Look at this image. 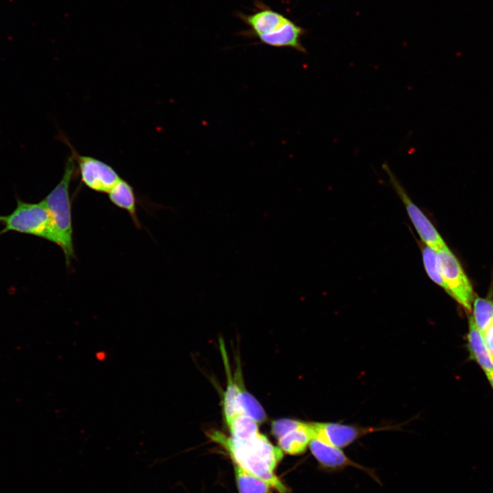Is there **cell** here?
<instances>
[{"instance_id": "1", "label": "cell", "mask_w": 493, "mask_h": 493, "mask_svg": "<svg viewBox=\"0 0 493 493\" xmlns=\"http://www.w3.org/2000/svg\"><path fill=\"white\" fill-rule=\"evenodd\" d=\"M209 436L228 451L235 464L265 481L279 493H288V488L273 473L283 457V451L264 435L259 433L249 440H236L218 431L211 432Z\"/></svg>"}, {"instance_id": "2", "label": "cell", "mask_w": 493, "mask_h": 493, "mask_svg": "<svg viewBox=\"0 0 493 493\" xmlns=\"http://www.w3.org/2000/svg\"><path fill=\"white\" fill-rule=\"evenodd\" d=\"M76 171L75 162L70 155L65 162L62 179L42 200L51 217L57 245L64 255L68 268L75 258L70 185Z\"/></svg>"}, {"instance_id": "3", "label": "cell", "mask_w": 493, "mask_h": 493, "mask_svg": "<svg viewBox=\"0 0 493 493\" xmlns=\"http://www.w3.org/2000/svg\"><path fill=\"white\" fill-rule=\"evenodd\" d=\"M0 223L3 225L0 236L8 231H14L57 244L51 217L42 201L29 203L17 197L15 209L8 215H0Z\"/></svg>"}, {"instance_id": "4", "label": "cell", "mask_w": 493, "mask_h": 493, "mask_svg": "<svg viewBox=\"0 0 493 493\" xmlns=\"http://www.w3.org/2000/svg\"><path fill=\"white\" fill-rule=\"evenodd\" d=\"M440 275L452 296L467 313H471L475 298L472 286L458 259L448 247L436 251Z\"/></svg>"}, {"instance_id": "5", "label": "cell", "mask_w": 493, "mask_h": 493, "mask_svg": "<svg viewBox=\"0 0 493 493\" xmlns=\"http://www.w3.org/2000/svg\"><path fill=\"white\" fill-rule=\"evenodd\" d=\"M59 138L69 147L82 183L95 192L108 193L121 179L115 169L102 160L80 155L64 135Z\"/></svg>"}, {"instance_id": "6", "label": "cell", "mask_w": 493, "mask_h": 493, "mask_svg": "<svg viewBox=\"0 0 493 493\" xmlns=\"http://www.w3.org/2000/svg\"><path fill=\"white\" fill-rule=\"evenodd\" d=\"M383 168L388 175L392 186L404 204L407 214L423 243L436 251L448 247L434 225L422 210L412 201L386 163L383 164Z\"/></svg>"}, {"instance_id": "7", "label": "cell", "mask_w": 493, "mask_h": 493, "mask_svg": "<svg viewBox=\"0 0 493 493\" xmlns=\"http://www.w3.org/2000/svg\"><path fill=\"white\" fill-rule=\"evenodd\" d=\"M313 438L338 448L352 444L362 436L383 429L365 428L339 422H312Z\"/></svg>"}, {"instance_id": "8", "label": "cell", "mask_w": 493, "mask_h": 493, "mask_svg": "<svg viewBox=\"0 0 493 493\" xmlns=\"http://www.w3.org/2000/svg\"><path fill=\"white\" fill-rule=\"evenodd\" d=\"M257 10L250 14L238 12V17L249 29L243 33L246 36L257 38L270 34L283 25L289 18L283 14L270 9L267 5L257 2Z\"/></svg>"}, {"instance_id": "9", "label": "cell", "mask_w": 493, "mask_h": 493, "mask_svg": "<svg viewBox=\"0 0 493 493\" xmlns=\"http://www.w3.org/2000/svg\"><path fill=\"white\" fill-rule=\"evenodd\" d=\"M309 447L320 466L330 471H338L346 467H354L374 476L368 468L349 458L338 447L329 444L320 439L313 438Z\"/></svg>"}, {"instance_id": "10", "label": "cell", "mask_w": 493, "mask_h": 493, "mask_svg": "<svg viewBox=\"0 0 493 493\" xmlns=\"http://www.w3.org/2000/svg\"><path fill=\"white\" fill-rule=\"evenodd\" d=\"M306 34V29L289 19L283 25L275 31L259 36L260 42L273 47H289L303 53L307 51L301 42V38Z\"/></svg>"}, {"instance_id": "11", "label": "cell", "mask_w": 493, "mask_h": 493, "mask_svg": "<svg viewBox=\"0 0 493 493\" xmlns=\"http://www.w3.org/2000/svg\"><path fill=\"white\" fill-rule=\"evenodd\" d=\"M466 339L470 359L475 362L485 375L493 373V359L488 351L483 333L475 325L471 316L468 318Z\"/></svg>"}, {"instance_id": "12", "label": "cell", "mask_w": 493, "mask_h": 493, "mask_svg": "<svg viewBox=\"0 0 493 493\" xmlns=\"http://www.w3.org/2000/svg\"><path fill=\"white\" fill-rule=\"evenodd\" d=\"M109 200L117 207L126 211L136 227H140L137 216L136 196L133 187L127 181L120 179L108 193Z\"/></svg>"}, {"instance_id": "13", "label": "cell", "mask_w": 493, "mask_h": 493, "mask_svg": "<svg viewBox=\"0 0 493 493\" xmlns=\"http://www.w3.org/2000/svg\"><path fill=\"white\" fill-rule=\"evenodd\" d=\"M313 438L312 422H304L299 428L279 439V448L286 453L300 455L304 453Z\"/></svg>"}, {"instance_id": "14", "label": "cell", "mask_w": 493, "mask_h": 493, "mask_svg": "<svg viewBox=\"0 0 493 493\" xmlns=\"http://www.w3.org/2000/svg\"><path fill=\"white\" fill-rule=\"evenodd\" d=\"M220 346L225 364L227 383L223 399V410L226 423L229 422L236 415V404L241 391V388L233 379L223 341L220 340Z\"/></svg>"}, {"instance_id": "15", "label": "cell", "mask_w": 493, "mask_h": 493, "mask_svg": "<svg viewBox=\"0 0 493 493\" xmlns=\"http://www.w3.org/2000/svg\"><path fill=\"white\" fill-rule=\"evenodd\" d=\"M227 424L231 438L236 440H249L260 433L257 422L244 414L236 415Z\"/></svg>"}, {"instance_id": "16", "label": "cell", "mask_w": 493, "mask_h": 493, "mask_svg": "<svg viewBox=\"0 0 493 493\" xmlns=\"http://www.w3.org/2000/svg\"><path fill=\"white\" fill-rule=\"evenodd\" d=\"M471 312L475 325L483 333L493 322V300L488 297L475 296Z\"/></svg>"}, {"instance_id": "17", "label": "cell", "mask_w": 493, "mask_h": 493, "mask_svg": "<svg viewBox=\"0 0 493 493\" xmlns=\"http://www.w3.org/2000/svg\"><path fill=\"white\" fill-rule=\"evenodd\" d=\"M235 474L240 493H268L271 487L265 481L235 464Z\"/></svg>"}, {"instance_id": "18", "label": "cell", "mask_w": 493, "mask_h": 493, "mask_svg": "<svg viewBox=\"0 0 493 493\" xmlns=\"http://www.w3.org/2000/svg\"><path fill=\"white\" fill-rule=\"evenodd\" d=\"M237 414L246 415L257 423H262L266 419L264 409L260 403L249 392L242 390L236 404Z\"/></svg>"}, {"instance_id": "19", "label": "cell", "mask_w": 493, "mask_h": 493, "mask_svg": "<svg viewBox=\"0 0 493 493\" xmlns=\"http://www.w3.org/2000/svg\"><path fill=\"white\" fill-rule=\"evenodd\" d=\"M422 261L425 269L429 278L447 292V288L440 275L436 251L425 245L422 250Z\"/></svg>"}, {"instance_id": "20", "label": "cell", "mask_w": 493, "mask_h": 493, "mask_svg": "<svg viewBox=\"0 0 493 493\" xmlns=\"http://www.w3.org/2000/svg\"><path fill=\"white\" fill-rule=\"evenodd\" d=\"M303 424V422L296 420L281 418L272 422L271 430L273 435L279 439L284 435L299 428Z\"/></svg>"}, {"instance_id": "21", "label": "cell", "mask_w": 493, "mask_h": 493, "mask_svg": "<svg viewBox=\"0 0 493 493\" xmlns=\"http://www.w3.org/2000/svg\"><path fill=\"white\" fill-rule=\"evenodd\" d=\"M488 351L493 359V322L483 333Z\"/></svg>"}, {"instance_id": "22", "label": "cell", "mask_w": 493, "mask_h": 493, "mask_svg": "<svg viewBox=\"0 0 493 493\" xmlns=\"http://www.w3.org/2000/svg\"><path fill=\"white\" fill-rule=\"evenodd\" d=\"M485 375L487 377V379H488L490 385L492 386V388L493 389V373L486 374Z\"/></svg>"}]
</instances>
